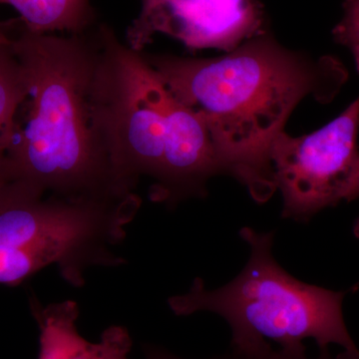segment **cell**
<instances>
[{
    "instance_id": "cell-1",
    "label": "cell",
    "mask_w": 359,
    "mask_h": 359,
    "mask_svg": "<svg viewBox=\"0 0 359 359\" xmlns=\"http://www.w3.org/2000/svg\"><path fill=\"white\" fill-rule=\"evenodd\" d=\"M142 53L180 102L204 118L223 175L259 204L276 192L271 147L295 107L306 97L332 102L348 78L339 59L292 50L269 30L216 58Z\"/></svg>"
},
{
    "instance_id": "cell-2",
    "label": "cell",
    "mask_w": 359,
    "mask_h": 359,
    "mask_svg": "<svg viewBox=\"0 0 359 359\" xmlns=\"http://www.w3.org/2000/svg\"><path fill=\"white\" fill-rule=\"evenodd\" d=\"M11 48L25 93L0 176L69 200L136 195L118 176L111 154L98 30L60 36L23 28Z\"/></svg>"
},
{
    "instance_id": "cell-3",
    "label": "cell",
    "mask_w": 359,
    "mask_h": 359,
    "mask_svg": "<svg viewBox=\"0 0 359 359\" xmlns=\"http://www.w3.org/2000/svg\"><path fill=\"white\" fill-rule=\"evenodd\" d=\"M100 82L108 141L116 171L137 192L151 181L149 199L175 207L207 195L212 177L223 175L204 118L180 102L149 65L109 26H98Z\"/></svg>"
},
{
    "instance_id": "cell-4",
    "label": "cell",
    "mask_w": 359,
    "mask_h": 359,
    "mask_svg": "<svg viewBox=\"0 0 359 359\" xmlns=\"http://www.w3.org/2000/svg\"><path fill=\"white\" fill-rule=\"evenodd\" d=\"M250 259L231 282L205 289L196 278L188 292L168 299L176 316L210 311L222 316L231 330V351L242 353L268 339L280 347L313 339L318 348L330 344L359 351L342 313L346 292L302 283L278 264L273 255V233L250 226L240 231Z\"/></svg>"
},
{
    "instance_id": "cell-5",
    "label": "cell",
    "mask_w": 359,
    "mask_h": 359,
    "mask_svg": "<svg viewBox=\"0 0 359 359\" xmlns=\"http://www.w3.org/2000/svg\"><path fill=\"white\" fill-rule=\"evenodd\" d=\"M141 204L139 195L65 199L0 176V285H20L54 264L66 282L80 287L87 269L124 264L114 248Z\"/></svg>"
},
{
    "instance_id": "cell-6",
    "label": "cell",
    "mask_w": 359,
    "mask_h": 359,
    "mask_svg": "<svg viewBox=\"0 0 359 359\" xmlns=\"http://www.w3.org/2000/svg\"><path fill=\"white\" fill-rule=\"evenodd\" d=\"M359 97L334 120L313 133L292 137L283 132L271 151L282 216L308 223L339 203V193L358 160Z\"/></svg>"
},
{
    "instance_id": "cell-7",
    "label": "cell",
    "mask_w": 359,
    "mask_h": 359,
    "mask_svg": "<svg viewBox=\"0 0 359 359\" xmlns=\"http://www.w3.org/2000/svg\"><path fill=\"white\" fill-rule=\"evenodd\" d=\"M138 18L129 26L127 45L144 50L156 34L179 40L190 50L230 52L268 30L259 0H141Z\"/></svg>"
},
{
    "instance_id": "cell-8",
    "label": "cell",
    "mask_w": 359,
    "mask_h": 359,
    "mask_svg": "<svg viewBox=\"0 0 359 359\" xmlns=\"http://www.w3.org/2000/svg\"><path fill=\"white\" fill-rule=\"evenodd\" d=\"M30 304L39 330V359H130L133 342L127 328L111 325L98 342H90L78 332L76 302Z\"/></svg>"
},
{
    "instance_id": "cell-9",
    "label": "cell",
    "mask_w": 359,
    "mask_h": 359,
    "mask_svg": "<svg viewBox=\"0 0 359 359\" xmlns=\"http://www.w3.org/2000/svg\"><path fill=\"white\" fill-rule=\"evenodd\" d=\"M0 4L14 7L25 28L41 34H80L95 22L90 0H0Z\"/></svg>"
},
{
    "instance_id": "cell-10",
    "label": "cell",
    "mask_w": 359,
    "mask_h": 359,
    "mask_svg": "<svg viewBox=\"0 0 359 359\" xmlns=\"http://www.w3.org/2000/svg\"><path fill=\"white\" fill-rule=\"evenodd\" d=\"M11 44L0 47V166L13 135L16 112L25 93L22 71Z\"/></svg>"
},
{
    "instance_id": "cell-11",
    "label": "cell",
    "mask_w": 359,
    "mask_h": 359,
    "mask_svg": "<svg viewBox=\"0 0 359 359\" xmlns=\"http://www.w3.org/2000/svg\"><path fill=\"white\" fill-rule=\"evenodd\" d=\"M342 11L341 20L332 29V37L351 52L359 73V0H344Z\"/></svg>"
},
{
    "instance_id": "cell-12",
    "label": "cell",
    "mask_w": 359,
    "mask_h": 359,
    "mask_svg": "<svg viewBox=\"0 0 359 359\" xmlns=\"http://www.w3.org/2000/svg\"><path fill=\"white\" fill-rule=\"evenodd\" d=\"M235 354L241 359H339V356H332L328 348L320 349V354L316 358H309L304 344L280 346V348L276 349L269 341L262 342L259 346L244 353Z\"/></svg>"
},
{
    "instance_id": "cell-13",
    "label": "cell",
    "mask_w": 359,
    "mask_h": 359,
    "mask_svg": "<svg viewBox=\"0 0 359 359\" xmlns=\"http://www.w3.org/2000/svg\"><path fill=\"white\" fill-rule=\"evenodd\" d=\"M359 198V156L354 163L351 174L347 177L346 183L342 186L339 193L340 201L351 202Z\"/></svg>"
},
{
    "instance_id": "cell-14",
    "label": "cell",
    "mask_w": 359,
    "mask_h": 359,
    "mask_svg": "<svg viewBox=\"0 0 359 359\" xmlns=\"http://www.w3.org/2000/svg\"><path fill=\"white\" fill-rule=\"evenodd\" d=\"M144 353H145V359H182L174 354L168 353L164 348H161L159 346H145L144 347ZM212 359H241L237 354L231 351V353L226 354V355L219 356V358Z\"/></svg>"
},
{
    "instance_id": "cell-15",
    "label": "cell",
    "mask_w": 359,
    "mask_h": 359,
    "mask_svg": "<svg viewBox=\"0 0 359 359\" xmlns=\"http://www.w3.org/2000/svg\"><path fill=\"white\" fill-rule=\"evenodd\" d=\"M11 42H13V39H11V37L6 34V32L2 29L1 26H0V47L9 46Z\"/></svg>"
},
{
    "instance_id": "cell-16",
    "label": "cell",
    "mask_w": 359,
    "mask_h": 359,
    "mask_svg": "<svg viewBox=\"0 0 359 359\" xmlns=\"http://www.w3.org/2000/svg\"><path fill=\"white\" fill-rule=\"evenodd\" d=\"M337 356L339 359H359V351H344V353H339Z\"/></svg>"
},
{
    "instance_id": "cell-17",
    "label": "cell",
    "mask_w": 359,
    "mask_h": 359,
    "mask_svg": "<svg viewBox=\"0 0 359 359\" xmlns=\"http://www.w3.org/2000/svg\"><path fill=\"white\" fill-rule=\"evenodd\" d=\"M353 235L359 240V218L354 222L353 224Z\"/></svg>"
}]
</instances>
